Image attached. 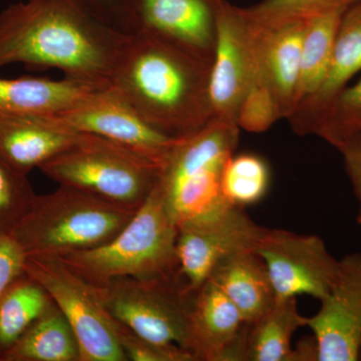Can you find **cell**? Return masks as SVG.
Listing matches in <instances>:
<instances>
[{
    "mask_svg": "<svg viewBox=\"0 0 361 361\" xmlns=\"http://www.w3.org/2000/svg\"><path fill=\"white\" fill-rule=\"evenodd\" d=\"M135 211L59 185L52 193L37 195L11 235L27 256L63 257L104 245L125 227Z\"/></svg>",
    "mask_w": 361,
    "mask_h": 361,
    "instance_id": "obj_4",
    "label": "cell"
},
{
    "mask_svg": "<svg viewBox=\"0 0 361 361\" xmlns=\"http://www.w3.org/2000/svg\"><path fill=\"white\" fill-rule=\"evenodd\" d=\"M217 37L209 77L213 118L236 123L249 87L259 77L250 21L244 8L217 0Z\"/></svg>",
    "mask_w": 361,
    "mask_h": 361,
    "instance_id": "obj_11",
    "label": "cell"
},
{
    "mask_svg": "<svg viewBox=\"0 0 361 361\" xmlns=\"http://www.w3.org/2000/svg\"><path fill=\"white\" fill-rule=\"evenodd\" d=\"M307 326L296 297L276 298L269 310L247 323L245 361H292V337Z\"/></svg>",
    "mask_w": 361,
    "mask_h": 361,
    "instance_id": "obj_21",
    "label": "cell"
},
{
    "mask_svg": "<svg viewBox=\"0 0 361 361\" xmlns=\"http://www.w3.org/2000/svg\"><path fill=\"white\" fill-rule=\"evenodd\" d=\"M104 87L66 77L0 78V114L56 116Z\"/></svg>",
    "mask_w": 361,
    "mask_h": 361,
    "instance_id": "obj_19",
    "label": "cell"
},
{
    "mask_svg": "<svg viewBox=\"0 0 361 361\" xmlns=\"http://www.w3.org/2000/svg\"><path fill=\"white\" fill-rule=\"evenodd\" d=\"M237 308L244 322H255L276 300L264 262L254 251L221 261L208 278Z\"/></svg>",
    "mask_w": 361,
    "mask_h": 361,
    "instance_id": "obj_20",
    "label": "cell"
},
{
    "mask_svg": "<svg viewBox=\"0 0 361 361\" xmlns=\"http://www.w3.org/2000/svg\"><path fill=\"white\" fill-rule=\"evenodd\" d=\"M270 169L254 154L233 155L222 176V194L229 205L245 208L262 200L269 189Z\"/></svg>",
    "mask_w": 361,
    "mask_h": 361,
    "instance_id": "obj_25",
    "label": "cell"
},
{
    "mask_svg": "<svg viewBox=\"0 0 361 361\" xmlns=\"http://www.w3.org/2000/svg\"><path fill=\"white\" fill-rule=\"evenodd\" d=\"M247 323L210 279L195 292L188 348L201 361H245Z\"/></svg>",
    "mask_w": 361,
    "mask_h": 361,
    "instance_id": "obj_15",
    "label": "cell"
},
{
    "mask_svg": "<svg viewBox=\"0 0 361 361\" xmlns=\"http://www.w3.org/2000/svg\"><path fill=\"white\" fill-rule=\"evenodd\" d=\"M360 0H262L245 9L247 16L259 23L306 18L334 11H344Z\"/></svg>",
    "mask_w": 361,
    "mask_h": 361,
    "instance_id": "obj_28",
    "label": "cell"
},
{
    "mask_svg": "<svg viewBox=\"0 0 361 361\" xmlns=\"http://www.w3.org/2000/svg\"><path fill=\"white\" fill-rule=\"evenodd\" d=\"M52 116L75 132L118 142L158 167L178 140L146 122L111 85L94 90L68 110Z\"/></svg>",
    "mask_w": 361,
    "mask_h": 361,
    "instance_id": "obj_12",
    "label": "cell"
},
{
    "mask_svg": "<svg viewBox=\"0 0 361 361\" xmlns=\"http://www.w3.org/2000/svg\"><path fill=\"white\" fill-rule=\"evenodd\" d=\"M54 305L49 292L27 273L0 297V357Z\"/></svg>",
    "mask_w": 361,
    "mask_h": 361,
    "instance_id": "obj_24",
    "label": "cell"
},
{
    "mask_svg": "<svg viewBox=\"0 0 361 361\" xmlns=\"http://www.w3.org/2000/svg\"><path fill=\"white\" fill-rule=\"evenodd\" d=\"M178 227L156 185L132 219L104 245L59 257L94 285L118 278L177 275Z\"/></svg>",
    "mask_w": 361,
    "mask_h": 361,
    "instance_id": "obj_5",
    "label": "cell"
},
{
    "mask_svg": "<svg viewBox=\"0 0 361 361\" xmlns=\"http://www.w3.org/2000/svg\"><path fill=\"white\" fill-rule=\"evenodd\" d=\"M360 360H361V346H360Z\"/></svg>",
    "mask_w": 361,
    "mask_h": 361,
    "instance_id": "obj_34",
    "label": "cell"
},
{
    "mask_svg": "<svg viewBox=\"0 0 361 361\" xmlns=\"http://www.w3.org/2000/svg\"><path fill=\"white\" fill-rule=\"evenodd\" d=\"M211 65L152 33L126 32L110 85L157 130L186 137L213 120Z\"/></svg>",
    "mask_w": 361,
    "mask_h": 361,
    "instance_id": "obj_2",
    "label": "cell"
},
{
    "mask_svg": "<svg viewBox=\"0 0 361 361\" xmlns=\"http://www.w3.org/2000/svg\"><path fill=\"white\" fill-rule=\"evenodd\" d=\"M217 0H133L126 32H146L212 63Z\"/></svg>",
    "mask_w": 361,
    "mask_h": 361,
    "instance_id": "obj_14",
    "label": "cell"
},
{
    "mask_svg": "<svg viewBox=\"0 0 361 361\" xmlns=\"http://www.w3.org/2000/svg\"><path fill=\"white\" fill-rule=\"evenodd\" d=\"M246 16L259 75L274 94L281 118H288L295 106L306 18L259 23Z\"/></svg>",
    "mask_w": 361,
    "mask_h": 361,
    "instance_id": "obj_16",
    "label": "cell"
},
{
    "mask_svg": "<svg viewBox=\"0 0 361 361\" xmlns=\"http://www.w3.org/2000/svg\"><path fill=\"white\" fill-rule=\"evenodd\" d=\"M265 227L256 224L245 208L226 207L219 214L178 229V278L190 293L205 283L221 261L254 251Z\"/></svg>",
    "mask_w": 361,
    "mask_h": 361,
    "instance_id": "obj_10",
    "label": "cell"
},
{
    "mask_svg": "<svg viewBox=\"0 0 361 361\" xmlns=\"http://www.w3.org/2000/svg\"><path fill=\"white\" fill-rule=\"evenodd\" d=\"M158 166L99 135L84 134L39 169L58 183L128 208L137 209L155 188Z\"/></svg>",
    "mask_w": 361,
    "mask_h": 361,
    "instance_id": "obj_6",
    "label": "cell"
},
{
    "mask_svg": "<svg viewBox=\"0 0 361 361\" xmlns=\"http://www.w3.org/2000/svg\"><path fill=\"white\" fill-rule=\"evenodd\" d=\"M35 197L27 175L0 155V230L11 234L32 208Z\"/></svg>",
    "mask_w": 361,
    "mask_h": 361,
    "instance_id": "obj_27",
    "label": "cell"
},
{
    "mask_svg": "<svg viewBox=\"0 0 361 361\" xmlns=\"http://www.w3.org/2000/svg\"><path fill=\"white\" fill-rule=\"evenodd\" d=\"M0 361H82V355L75 332L54 304Z\"/></svg>",
    "mask_w": 361,
    "mask_h": 361,
    "instance_id": "obj_22",
    "label": "cell"
},
{
    "mask_svg": "<svg viewBox=\"0 0 361 361\" xmlns=\"http://www.w3.org/2000/svg\"><path fill=\"white\" fill-rule=\"evenodd\" d=\"M121 345L130 361H198L192 351L177 345L147 341L118 324Z\"/></svg>",
    "mask_w": 361,
    "mask_h": 361,
    "instance_id": "obj_30",
    "label": "cell"
},
{
    "mask_svg": "<svg viewBox=\"0 0 361 361\" xmlns=\"http://www.w3.org/2000/svg\"><path fill=\"white\" fill-rule=\"evenodd\" d=\"M102 20L126 32L133 0H77Z\"/></svg>",
    "mask_w": 361,
    "mask_h": 361,
    "instance_id": "obj_32",
    "label": "cell"
},
{
    "mask_svg": "<svg viewBox=\"0 0 361 361\" xmlns=\"http://www.w3.org/2000/svg\"><path fill=\"white\" fill-rule=\"evenodd\" d=\"M27 255L13 235L0 230V297L25 273Z\"/></svg>",
    "mask_w": 361,
    "mask_h": 361,
    "instance_id": "obj_31",
    "label": "cell"
},
{
    "mask_svg": "<svg viewBox=\"0 0 361 361\" xmlns=\"http://www.w3.org/2000/svg\"><path fill=\"white\" fill-rule=\"evenodd\" d=\"M25 272L49 292L77 336L82 361H128L118 322L104 305L99 288L56 256L26 259Z\"/></svg>",
    "mask_w": 361,
    "mask_h": 361,
    "instance_id": "obj_7",
    "label": "cell"
},
{
    "mask_svg": "<svg viewBox=\"0 0 361 361\" xmlns=\"http://www.w3.org/2000/svg\"><path fill=\"white\" fill-rule=\"evenodd\" d=\"M356 201L358 204L357 222L361 224V133L351 137L341 149Z\"/></svg>",
    "mask_w": 361,
    "mask_h": 361,
    "instance_id": "obj_33",
    "label": "cell"
},
{
    "mask_svg": "<svg viewBox=\"0 0 361 361\" xmlns=\"http://www.w3.org/2000/svg\"><path fill=\"white\" fill-rule=\"evenodd\" d=\"M344 11L316 14L306 18L293 111L299 104L314 96L324 82L337 30Z\"/></svg>",
    "mask_w": 361,
    "mask_h": 361,
    "instance_id": "obj_23",
    "label": "cell"
},
{
    "mask_svg": "<svg viewBox=\"0 0 361 361\" xmlns=\"http://www.w3.org/2000/svg\"><path fill=\"white\" fill-rule=\"evenodd\" d=\"M125 35L77 0L18 2L0 13V68H56L66 78L110 85Z\"/></svg>",
    "mask_w": 361,
    "mask_h": 361,
    "instance_id": "obj_1",
    "label": "cell"
},
{
    "mask_svg": "<svg viewBox=\"0 0 361 361\" xmlns=\"http://www.w3.org/2000/svg\"><path fill=\"white\" fill-rule=\"evenodd\" d=\"M118 324L147 341L188 349L192 299L177 275L160 279L118 278L96 285Z\"/></svg>",
    "mask_w": 361,
    "mask_h": 361,
    "instance_id": "obj_8",
    "label": "cell"
},
{
    "mask_svg": "<svg viewBox=\"0 0 361 361\" xmlns=\"http://www.w3.org/2000/svg\"><path fill=\"white\" fill-rule=\"evenodd\" d=\"M239 134L236 123L213 118L196 133L178 137L156 182L178 229L210 219L230 206L223 197L222 176Z\"/></svg>",
    "mask_w": 361,
    "mask_h": 361,
    "instance_id": "obj_3",
    "label": "cell"
},
{
    "mask_svg": "<svg viewBox=\"0 0 361 361\" xmlns=\"http://www.w3.org/2000/svg\"><path fill=\"white\" fill-rule=\"evenodd\" d=\"M358 133H361V78L353 85H346L334 97L316 121L311 134L339 149Z\"/></svg>",
    "mask_w": 361,
    "mask_h": 361,
    "instance_id": "obj_26",
    "label": "cell"
},
{
    "mask_svg": "<svg viewBox=\"0 0 361 361\" xmlns=\"http://www.w3.org/2000/svg\"><path fill=\"white\" fill-rule=\"evenodd\" d=\"M279 109L269 85L259 75L242 99L236 116L240 130L264 133L280 120Z\"/></svg>",
    "mask_w": 361,
    "mask_h": 361,
    "instance_id": "obj_29",
    "label": "cell"
},
{
    "mask_svg": "<svg viewBox=\"0 0 361 361\" xmlns=\"http://www.w3.org/2000/svg\"><path fill=\"white\" fill-rule=\"evenodd\" d=\"M318 361H358L361 346V251L341 260L336 284L307 317Z\"/></svg>",
    "mask_w": 361,
    "mask_h": 361,
    "instance_id": "obj_13",
    "label": "cell"
},
{
    "mask_svg": "<svg viewBox=\"0 0 361 361\" xmlns=\"http://www.w3.org/2000/svg\"><path fill=\"white\" fill-rule=\"evenodd\" d=\"M361 71V0L342 14L337 30L331 61L322 87L299 104L287 120L298 135H310L316 121L334 97Z\"/></svg>",
    "mask_w": 361,
    "mask_h": 361,
    "instance_id": "obj_18",
    "label": "cell"
},
{
    "mask_svg": "<svg viewBox=\"0 0 361 361\" xmlns=\"http://www.w3.org/2000/svg\"><path fill=\"white\" fill-rule=\"evenodd\" d=\"M54 116L0 114V155L27 175L82 137Z\"/></svg>",
    "mask_w": 361,
    "mask_h": 361,
    "instance_id": "obj_17",
    "label": "cell"
},
{
    "mask_svg": "<svg viewBox=\"0 0 361 361\" xmlns=\"http://www.w3.org/2000/svg\"><path fill=\"white\" fill-rule=\"evenodd\" d=\"M255 253L264 262L276 298L310 295L320 301L341 272V260L317 235L265 228Z\"/></svg>",
    "mask_w": 361,
    "mask_h": 361,
    "instance_id": "obj_9",
    "label": "cell"
}]
</instances>
